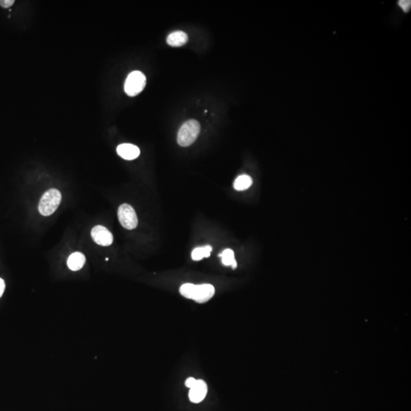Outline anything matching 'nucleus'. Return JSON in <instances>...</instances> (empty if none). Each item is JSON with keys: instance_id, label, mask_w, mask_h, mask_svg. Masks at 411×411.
Masks as SVG:
<instances>
[{"instance_id": "obj_1", "label": "nucleus", "mask_w": 411, "mask_h": 411, "mask_svg": "<svg viewBox=\"0 0 411 411\" xmlns=\"http://www.w3.org/2000/svg\"><path fill=\"white\" fill-rule=\"evenodd\" d=\"M201 132V125L196 120L185 122L178 133V143L181 146L187 147L195 143Z\"/></svg>"}, {"instance_id": "obj_2", "label": "nucleus", "mask_w": 411, "mask_h": 411, "mask_svg": "<svg viewBox=\"0 0 411 411\" xmlns=\"http://www.w3.org/2000/svg\"><path fill=\"white\" fill-rule=\"evenodd\" d=\"M62 196L57 189H50L44 193L40 201L38 209L40 213L44 216L52 215L61 202Z\"/></svg>"}, {"instance_id": "obj_3", "label": "nucleus", "mask_w": 411, "mask_h": 411, "mask_svg": "<svg viewBox=\"0 0 411 411\" xmlns=\"http://www.w3.org/2000/svg\"><path fill=\"white\" fill-rule=\"evenodd\" d=\"M146 84L145 75L140 71H133L128 75L124 85V91L130 97L136 96L144 89Z\"/></svg>"}, {"instance_id": "obj_4", "label": "nucleus", "mask_w": 411, "mask_h": 411, "mask_svg": "<svg viewBox=\"0 0 411 411\" xmlns=\"http://www.w3.org/2000/svg\"><path fill=\"white\" fill-rule=\"evenodd\" d=\"M118 219L123 228L128 230L134 229L138 225L137 215L134 209L127 204L120 205L118 208Z\"/></svg>"}, {"instance_id": "obj_5", "label": "nucleus", "mask_w": 411, "mask_h": 411, "mask_svg": "<svg viewBox=\"0 0 411 411\" xmlns=\"http://www.w3.org/2000/svg\"><path fill=\"white\" fill-rule=\"evenodd\" d=\"M92 238L93 241L102 246L107 247L113 243V235L111 232L102 225H96L92 229Z\"/></svg>"}, {"instance_id": "obj_6", "label": "nucleus", "mask_w": 411, "mask_h": 411, "mask_svg": "<svg viewBox=\"0 0 411 411\" xmlns=\"http://www.w3.org/2000/svg\"><path fill=\"white\" fill-rule=\"evenodd\" d=\"M215 294V289L210 284L196 286L194 300L198 303H205L210 300Z\"/></svg>"}, {"instance_id": "obj_7", "label": "nucleus", "mask_w": 411, "mask_h": 411, "mask_svg": "<svg viewBox=\"0 0 411 411\" xmlns=\"http://www.w3.org/2000/svg\"><path fill=\"white\" fill-rule=\"evenodd\" d=\"M206 394H207L206 383L204 380H197L195 385L190 390V401L193 403H200L205 398Z\"/></svg>"}, {"instance_id": "obj_8", "label": "nucleus", "mask_w": 411, "mask_h": 411, "mask_svg": "<svg viewBox=\"0 0 411 411\" xmlns=\"http://www.w3.org/2000/svg\"><path fill=\"white\" fill-rule=\"evenodd\" d=\"M117 154L126 160H133L139 157L140 150L137 146L130 143L119 145L117 149Z\"/></svg>"}, {"instance_id": "obj_9", "label": "nucleus", "mask_w": 411, "mask_h": 411, "mask_svg": "<svg viewBox=\"0 0 411 411\" xmlns=\"http://www.w3.org/2000/svg\"><path fill=\"white\" fill-rule=\"evenodd\" d=\"M167 44L171 47H182L188 41V36L182 31H176L169 34L167 37Z\"/></svg>"}, {"instance_id": "obj_10", "label": "nucleus", "mask_w": 411, "mask_h": 411, "mask_svg": "<svg viewBox=\"0 0 411 411\" xmlns=\"http://www.w3.org/2000/svg\"><path fill=\"white\" fill-rule=\"evenodd\" d=\"M86 263V257L80 252H75L69 257L67 265L73 271H80Z\"/></svg>"}, {"instance_id": "obj_11", "label": "nucleus", "mask_w": 411, "mask_h": 411, "mask_svg": "<svg viewBox=\"0 0 411 411\" xmlns=\"http://www.w3.org/2000/svg\"><path fill=\"white\" fill-rule=\"evenodd\" d=\"M252 183V178L251 177L247 175H240L234 182V188L238 191H245L249 188Z\"/></svg>"}, {"instance_id": "obj_12", "label": "nucleus", "mask_w": 411, "mask_h": 411, "mask_svg": "<svg viewBox=\"0 0 411 411\" xmlns=\"http://www.w3.org/2000/svg\"><path fill=\"white\" fill-rule=\"evenodd\" d=\"M212 247L209 246V245L196 248L192 251L191 258L194 261H201L204 258H209L211 252H212Z\"/></svg>"}, {"instance_id": "obj_13", "label": "nucleus", "mask_w": 411, "mask_h": 411, "mask_svg": "<svg viewBox=\"0 0 411 411\" xmlns=\"http://www.w3.org/2000/svg\"><path fill=\"white\" fill-rule=\"evenodd\" d=\"M219 257L222 258V262L224 265L231 266L232 269L237 267V262L235 259V254L232 249H225L222 251V254H219Z\"/></svg>"}, {"instance_id": "obj_14", "label": "nucleus", "mask_w": 411, "mask_h": 411, "mask_svg": "<svg viewBox=\"0 0 411 411\" xmlns=\"http://www.w3.org/2000/svg\"><path fill=\"white\" fill-rule=\"evenodd\" d=\"M196 285L192 284H185L180 288V293L185 298L194 300Z\"/></svg>"}, {"instance_id": "obj_15", "label": "nucleus", "mask_w": 411, "mask_h": 411, "mask_svg": "<svg viewBox=\"0 0 411 411\" xmlns=\"http://www.w3.org/2000/svg\"><path fill=\"white\" fill-rule=\"evenodd\" d=\"M398 5H400L401 8L405 12H408L411 9V0H401L398 2Z\"/></svg>"}, {"instance_id": "obj_16", "label": "nucleus", "mask_w": 411, "mask_h": 411, "mask_svg": "<svg viewBox=\"0 0 411 411\" xmlns=\"http://www.w3.org/2000/svg\"><path fill=\"white\" fill-rule=\"evenodd\" d=\"M15 1L14 0H0V5L2 8H9L10 6L13 5Z\"/></svg>"}, {"instance_id": "obj_17", "label": "nucleus", "mask_w": 411, "mask_h": 411, "mask_svg": "<svg viewBox=\"0 0 411 411\" xmlns=\"http://www.w3.org/2000/svg\"><path fill=\"white\" fill-rule=\"evenodd\" d=\"M196 382V379H194V378H189V379H187L186 382H185V385H186V387L191 389V388L195 385Z\"/></svg>"}, {"instance_id": "obj_18", "label": "nucleus", "mask_w": 411, "mask_h": 411, "mask_svg": "<svg viewBox=\"0 0 411 411\" xmlns=\"http://www.w3.org/2000/svg\"><path fill=\"white\" fill-rule=\"evenodd\" d=\"M5 282L2 279L0 278V297H2L5 291Z\"/></svg>"}]
</instances>
